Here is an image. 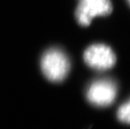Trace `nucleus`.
<instances>
[{
  "label": "nucleus",
  "instance_id": "obj_1",
  "mask_svg": "<svg viewBox=\"0 0 130 129\" xmlns=\"http://www.w3.org/2000/svg\"><path fill=\"white\" fill-rule=\"evenodd\" d=\"M44 76L51 81H63L70 70V61L66 54L58 49H51L43 54L40 62Z\"/></svg>",
  "mask_w": 130,
  "mask_h": 129
},
{
  "label": "nucleus",
  "instance_id": "obj_2",
  "mask_svg": "<svg viewBox=\"0 0 130 129\" xmlns=\"http://www.w3.org/2000/svg\"><path fill=\"white\" fill-rule=\"evenodd\" d=\"M117 96V86L111 80L102 79L91 85L87 91V100L98 106H109Z\"/></svg>",
  "mask_w": 130,
  "mask_h": 129
},
{
  "label": "nucleus",
  "instance_id": "obj_3",
  "mask_svg": "<svg viewBox=\"0 0 130 129\" xmlns=\"http://www.w3.org/2000/svg\"><path fill=\"white\" fill-rule=\"evenodd\" d=\"M112 11L109 0H82L76 9V16L81 25L87 26L95 17L107 15Z\"/></svg>",
  "mask_w": 130,
  "mask_h": 129
},
{
  "label": "nucleus",
  "instance_id": "obj_4",
  "mask_svg": "<svg viewBox=\"0 0 130 129\" xmlns=\"http://www.w3.org/2000/svg\"><path fill=\"white\" fill-rule=\"evenodd\" d=\"M84 60L87 65L96 70H107L116 63V56L108 46L96 44L89 46L84 53Z\"/></svg>",
  "mask_w": 130,
  "mask_h": 129
},
{
  "label": "nucleus",
  "instance_id": "obj_5",
  "mask_svg": "<svg viewBox=\"0 0 130 129\" xmlns=\"http://www.w3.org/2000/svg\"><path fill=\"white\" fill-rule=\"evenodd\" d=\"M118 117L122 122L130 124V100L120 106L118 111Z\"/></svg>",
  "mask_w": 130,
  "mask_h": 129
},
{
  "label": "nucleus",
  "instance_id": "obj_6",
  "mask_svg": "<svg viewBox=\"0 0 130 129\" xmlns=\"http://www.w3.org/2000/svg\"><path fill=\"white\" fill-rule=\"evenodd\" d=\"M129 2H130V0H129Z\"/></svg>",
  "mask_w": 130,
  "mask_h": 129
}]
</instances>
